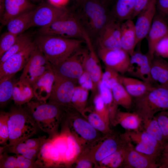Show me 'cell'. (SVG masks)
I'll return each instance as SVG.
<instances>
[{
  "mask_svg": "<svg viewBox=\"0 0 168 168\" xmlns=\"http://www.w3.org/2000/svg\"><path fill=\"white\" fill-rule=\"evenodd\" d=\"M34 97L32 87L30 84L20 79L15 82L12 99L15 105H23Z\"/></svg>",
  "mask_w": 168,
  "mask_h": 168,
  "instance_id": "f1b7e54d",
  "label": "cell"
},
{
  "mask_svg": "<svg viewBox=\"0 0 168 168\" xmlns=\"http://www.w3.org/2000/svg\"><path fill=\"white\" fill-rule=\"evenodd\" d=\"M155 55L164 58H168V34L157 44L155 49Z\"/></svg>",
  "mask_w": 168,
  "mask_h": 168,
  "instance_id": "c3c4849f",
  "label": "cell"
},
{
  "mask_svg": "<svg viewBox=\"0 0 168 168\" xmlns=\"http://www.w3.org/2000/svg\"><path fill=\"white\" fill-rule=\"evenodd\" d=\"M135 5V0H116L111 13L114 19L122 23L132 19Z\"/></svg>",
  "mask_w": 168,
  "mask_h": 168,
  "instance_id": "f546056e",
  "label": "cell"
},
{
  "mask_svg": "<svg viewBox=\"0 0 168 168\" xmlns=\"http://www.w3.org/2000/svg\"><path fill=\"white\" fill-rule=\"evenodd\" d=\"M54 73L75 83L83 72L82 49H80L66 59L55 65H51Z\"/></svg>",
  "mask_w": 168,
  "mask_h": 168,
  "instance_id": "4fadbf2b",
  "label": "cell"
},
{
  "mask_svg": "<svg viewBox=\"0 0 168 168\" xmlns=\"http://www.w3.org/2000/svg\"><path fill=\"white\" fill-rule=\"evenodd\" d=\"M8 112L9 137L5 147L15 145L36 133L38 126L22 105H15Z\"/></svg>",
  "mask_w": 168,
  "mask_h": 168,
  "instance_id": "277c9868",
  "label": "cell"
},
{
  "mask_svg": "<svg viewBox=\"0 0 168 168\" xmlns=\"http://www.w3.org/2000/svg\"><path fill=\"white\" fill-rule=\"evenodd\" d=\"M120 31L122 49L131 56L135 51L137 44L135 24L132 19H129L121 23Z\"/></svg>",
  "mask_w": 168,
  "mask_h": 168,
  "instance_id": "d4e9b609",
  "label": "cell"
},
{
  "mask_svg": "<svg viewBox=\"0 0 168 168\" xmlns=\"http://www.w3.org/2000/svg\"><path fill=\"white\" fill-rule=\"evenodd\" d=\"M127 142L128 147L122 167L157 168L155 159L137 151L131 143Z\"/></svg>",
  "mask_w": 168,
  "mask_h": 168,
  "instance_id": "44dd1931",
  "label": "cell"
},
{
  "mask_svg": "<svg viewBox=\"0 0 168 168\" xmlns=\"http://www.w3.org/2000/svg\"><path fill=\"white\" fill-rule=\"evenodd\" d=\"M119 81L128 93L134 98L143 95L156 86L141 80L120 76Z\"/></svg>",
  "mask_w": 168,
  "mask_h": 168,
  "instance_id": "4316f807",
  "label": "cell"
},
{
  "mask_svg": "<svg viewBox=\"0 0 168 168\" xmlns=\"http://www.w3.org/2000/svg\"><path fill=\"white\" fill-rule=\"evenodd\" d=\"M128 145V142H127L122 147L100 161L97 167L117 168L122 167L125 159Z\"/></svg>",
  "mask_w": 168,
  "mask_h": 168,
  "instance_id": "d590c367",
  "label": "cell"
},
{
  "mask_svg": "<svg viewBox=\"0 0 168 168\" xmlns=\"http://www.w3.org/2000/svg\"><path fill=\"white\" fill-rule=\"evenodd\" d=\"M89 91L80 86H76L72 98V105L81 115L87 107Z\"/></svg>",
  "mask_w": 168,
  "mask_h": 168,
  "instance_id": "ab89813d",
  "label": "cell"
},
{
  "mask_svg": "<svg viewBox=\"0 0 168 168\" xmlns=\"http://www.w3.org/2000/svg\"><path fill=\"white\" fill-rule=\"evenodd\" d=\"M121 24V22L113 19L106 25L100 33L95 42L97 49L108 50L122 49Z\"/></svg>",
  "mask_w": 168,
  "mask_h": 168,
  "instance_id": "9a60e30c",
  "label": "cell"
},
{
  "mask_svg": "<svg viewBox=\"0 0 168 168\" xmlns=\"http://www.w3.org/2000/svg\"><path fill=\"white\" fill-rule=\"evenodd\" d=\"M4 5V12L1 21L4 25L14 18L35 9V5L29 0H5Z\"/></svg>",
  "mask_w": 168,
  "mask_h": 168,
  "instance_id": "cb8c5ba5",
  "label": "cell"
},
{
  "mask_svg": "<svg viewBox=\"0 0 168 168\" xmlns=\"http://www.w3.org/2000/svg\"><path fill=\"white\" fill-rule=\"evenodd\" d=\"M151 0H135V5L134 13L132 17L133 20L144 9L149 3Z\"/></svg>",
  "mask_w": 168,
  "mask_h": 168,
  "instance_id": "f5cc1de1",
  "label": "cell"
},
{
  "mask_svg": "<svg viewBox=\"0 0 168 168\" xmlns=\"http://www.w3.org/2000/svg\"><path fill=\"white\" fill-rule=\"evenodd\" d=\"M63 128L65 130L67 137L68 149L66 153L65 166L70 167L73 165L81 153L83 148L79 141L71 132L65 123Z\"/></svg>",
  "mask_w": 168,
  "mask_h": 168,
  "instance_id": "4dcf8cb0",
  "label": "cell"
},
{
  "mask_svg": "<svg viewBox=\"0 0 168 168\" xmlns=\"http://www.w3.org/2000/svg\"><path fill=\"white\" fill-rule=\"evenodd\" d=\"M38 167L49 168L63 166L59 154L50 138L43 136L35 161Z\"/></svg>",
  "mask_w": 168,
  "mask_h": 168,
  "instance_id": "ac0fdd59",
  "label": "cell"
},
{
  "mask_svg": "<svg viewBox=\"0 0 168 168\" xmlns=\"http://www.w3.org/2000/svg\"><path fill=\"white\" fill-rule=\"evenodd\" d=\"M39 33L40 35L84 40L83 29L74 13L71 11L50 24L40 28Z\"/></svg>",
  "mask_w": 168,
  "mask_h": 168,
  "instance_id": "ba28073f",
  "label": "cell"
},
{
  "mask_svg": "<svg viewBox=\"0 0 168 168\" xmlns=\"http://www.w3.org/2000/svg\"><path fill=\"white\" fill-rule=\"evenodd\" d=\"M69 0H48V2L51 5L57 7H64L68 3Z\"/></svg>",
  "mask_w": 168,
  "mask_h": 168,
  "instance_id": "9f6ffc18",
  "label": "cell"
},
{
  "mask_svg": "<svg viewBox=\"0 0 168 168\" xmlns=\"http://www.w3.org/2000/svg\"><path fill=\"white\" fill-rule=\"evenodd\" d=\"M111 90L115 101L117 105L128 110L133 107V97L120 82L113 84Z\"/></svg>",
  "mask_w": 168,
  "mask_h": 168,
  "instance_id": "e575fe53",
  "label": "cell"
},
{
  "mask_svg": "<svg viewBox=\"0 0 168 168\" xmlns=\"http://www.w3.org/2000/svg\"><path fill=\"white\" fill-rule=\"evenodd\" d=\"M63 117L71 132L81 144L83 150L101 137L93 127L73 107L63 108Z\"/></svg>",
  "mask_w": 168,
  "mask_h": 168,
  "instance_id": "8992f818",
  "label": "cell"
},
{
  "mask_svg": "<svg viewBox=\"0 0 168 168\" xmlns=\"http://www.w3.org/2000/svg\"><path fill=\"white\" fill-rule=\"evenodd\" d=\"M35 9L18 16L7 24V31L18 35L29 28Z\"/></svg>",
  "mask_w": 168,
  "mask_h": 168,
  "instance_id": "1f68e13d",
  "label": "cell"
},
{
  "mask_svg": "<svg viewBox=\"0 0 168 168\" xmlns=\"http://www.w3.org/2000/svg\"><path fill=\"white\" fill-rule=\"evenodd\" d=\"M70 12L65 7H57L49 3H44L35 8L29 28L46 26Z\"/></svg>",
  "mask_w": 168,
  "mask_h": 168,
  "instance_id": "5bb4252c",
  "label": "cell"
},
{
  "mask_svg": "<svg viewBox=\"0 0 168 168\" xmlns=\"http://www.w3.org/2000/svg\"><path fill=\"white\" fill-rule=\"evenodd\" d=\"M55 75V80L49 101L63 107H73L71 101L76 83L57 74Z\"/></svg>",
  "mask_w": 168,
  "mask_h": 168,
  "instance_id": "7c38bea8",
  "label": "cell"
},
{
  "mask_svg": "<svg viewBox=\"0 0 168 168\" xmlns=\"http://www.w3.org/2000/svg\"></svg>",
  "mask_w": 168,
  "mask_h": 168,
  "instance_id": "91938a15",
  "label": "cell"
},
{
  "mask_svg": "<svg viewBox=\"0 0 168 168\" xmlns=\"http://www.w3.org/2000/svg\"><path fill=\"white\" fill-rule=\"evenodd\" d=\"M76 3V5L78 7L80 6L82 4L84 0H74Z\"/></svg>",
  "mask_w": 168,
  "mask_h": 168,
  "instance_id": "6f0895ef",
  "label": "cell"
},
{
  "mask_svg": "<svg viewBox=\"0 0 168 168\" xmlns=\"http://www.w3.org/2000/svg\"><path fill=\"white\" fill-rule=\"evenodd\" d=\"M155 116L161 127L166 143L168 142V110L159 112Z\"/></svg>",
  "mask_w": 168,
  "mask_h": 168,
  "instance_id": "7dc6e473",
  "label": "cell"
},
{
  "mask_svg": "<svg viewBox=\"0 0 168 168\" xmlns=\"http://www.w3.org/2000/svg\"><path fill=\"white\" fill-rule=\"evenodd\" d=\"M50 138L59 154L63 166H65L66 155L68 149L67 137L65 130L63 128L60 133H57Z\"/></svg>",
  "mask_w": 168,
  "mask_h": 168,
  "instance_id": "60d3db41",
  "label": "cell"
},
{
  "mask_svg": "<svg viewBox=\"0 0 168 168\" xmlns=\"http://www.w3.org/2000/svg\"><path fill=\"white\" fill-rule=\"evenodd\" d=\"M4 147L9 152L16 155H21L28 159L34 161L36 159L40 149L29 148L24 140L15 145L4 146Z\"/></svg>",
  "mask_w": 168,
  "mask_h": 168,
  "instance_id": "b9f144b4",
  "label": "cell"
},
{
  "mask_svg": "<svg viewBox=\"0 0 168 168\" xmlns=\"http://www.w3.org/2000/svg\"><path fill=\"white\" fill-rule=\"evenodd\" d=\"M24 105V107L38 127L51 137L57 134L59 123L63 119L62 106L49 101L36 99L32 100Z\"/></svg>",
  "mask_w": 168,
  "mask_h": 168,
  "instance_id": "3957f363",
  "label": "cell"
},
{
  "mask_svg": "<svg viewBox=\"0 0 168 168\" xmlns=\"http://www.w3.org/2000/svg\"><path fill=\"white\" fill-rule=\"evenodd\" d=\"M82 115L93 127L103 135L112 131L110 125L96 111L93 106L87 107Z\"/></svg>",
  "mask_w": 168,
  "mask_h": 168,
  "instance_id": "d6a6232c",
  "label": "cell"
},
{
  "mask_svg": "<svg viewBox=\"0 0 168 168\" xmlns=\"http://www.w3.org/2000/svg\"><path fill=\"white\" fill-rule=\"evenodd\" d=\"M100 0L102 2H103L104 3L108 5L109 3L110 0Z\"/></svg>",
  "mask_w": 168,
  "mask_h": 168,
  "instance_id": "680465c9",
  "label": "cell"
},
{
  "mask_svg": "<svg viewBox=\"0 0 168 168\" xmlns=\"http://www.w3.org/2000/svg\"><path fill=\"white\" fill-rule=\"evenodd\" d=\"M76 168H92L95 167L94 162L89 157L80 154L73 165Z\"/></svg>",
  "mask_w": 168,
  "mask_h": 168,
  "instance_id": "f907efd6",
  "label": "cell"
},
{
  "mask_svg": "<svg viewBox=\"0 0 168 168\" xmlns=\"http://www.w3.org/2000/svg\"><path fill=\"white\" fill-rule=\"evenodd\" d=\"M85 40L55 36L40 35L35 41L51 65L62 63L80 49Z\"/></svg>",
  "mask_w": 168,
  "mask_h": 168,
  "instance_id": "7a4b0ae2",
  "label": "cell"
},
{
  "mask_svg": "<svg viewBox=\"0 0 168 168\" xmlns=\"http://www.w3.org/2000/svg\"><path fill=\"white\" fill-rule=\"evenodd\" d=\"M98 91L108 110L110 124L112 125L118 105L115 101L111 90L105 86L101 80L98 84Z\"/></svg>",
  "mask_w": 168,
  "mask_h": 168,
  "instance_id": "836d02e7",
  "label": "cell"
},
{
  "mask_svg": "<svg viewBox=\"0 0 168 168\" xmlns=\"http://www.w3.org/2000/svg\"><path fill=\"white\" fill-rule=\"evenodd\" d=\"M156 0H151L147 7L137 16L135 24L137 44L146 37L156 16Z\"/></svg>",
  "mask_w": 168,
  "mask_h": 168,
  "instance_id": "d6986e66",
  "label": "cell"
},
{
  "mask_svg": "<svg viewBox=\"0 0 168 168\" xmlns=\"http://www.w3.org/2000/svg\"><path fill=\"white\" fill-rule=\"evenodd\" d=\"M43 138V137L35 138H29L24 141L30 148L40 149Z\"/></svg>",
  "mask_w": 168,
  "mask_h": 168,
  "instance_id": "db71d44e",
  "label": "cell"
},
{
  "mask_svg": "<svg viewBox=\"0 0 168 168\" xmlns=\"http://www.w3.org/2000/svg\"><path fill=\"white\" fill-rule=\"evenodd\" d=\"M78 82L79 86L89 91L92 90L93 86V81L90 75L86 71L84 70Z\"/></svg>",
  "mask_w": 168,
  "mask_h": 168,
  "instance_id": "816d5d0a",
  "label": "cell"
},
{
  "mask_svg": "<svg viewBox=\"0 0 168 168\" xmlns=\"http://www.w3.org/2000/svg\"><path fill=\"white\" fill-rule=\"evenodd\" d=\"M108 4L100 0H84L73 12L93 44L106 25L114 19Z\"/></svg>",
  "mask_w": 168,
  "mask_h": 168,
  "instance_id": "6da1fadb",
  "label": "cell"
},
{
  "mask_svg": "<svg viewBox=\"0 0 168 168\" xmlns=\"http://www.w3.org/2000/svg\"><path fill=\"white\" fill-rule=\"evenodd\" d=\"M120 77L118 72L106 66L101 81L105 86L111 89L113 84L120 82Z\"/></svg>",
  "mask_w": 168,
  "mask_h": 168,
  "instance_id": "bcb514c9",
  "label": "cell"
},
{
  "mask_svg": "<svg viewBox=\"0 0 168 168\" xmlns=\"http://www.w3.org/2000/svg\"><path fill=\"white\" fill-rule=\"evenodd\" d=\"M137 151L155 159L159 155L164 146L144 131L127 130L121 134Z\"/></svg>",
  "mask_w": 168,
  "mask_h": 168,
  "instance_id": "9c48e42d",
  "label": "cell"
},
{
  "mask_svg": "<svg viewBox=\"0 0 168 168\" xmlns=\"http://www.w3.org/2000/svg\"><path fill=\"white\" fill-rule=\"evenodd\" d=\"M158 168H168V142L164 146L156 160Z\"/></svg>",
  "mask_w": 168,
  "mask_h": 168,
  "instance_id": "681fc988",
  "label": "cell"
},
{
  "mask_svg": "<svg viewBox=\"0 0 168 168\" xmlns=\"http://www.w3.org/2000/svg\"><path fill=\"white\" fill-rule=\"evenodd\" d=\"M156 6L161 15L168 16V0H156Z\"/></svg>",
  "mask_w": 168,
  "mask_h": 168,
  "instance_id": "11a10c76",
  "label": "cell"
},
{
  "mask_svg": "<svg viewBox=\"0 0 168 168\" xmlns=\"http://www.w3.org/2000/svg\"><path fill=\"white\" fill-rule=\"evenodd\" d=\"M152 60L147 53L144 54L140 51H135L130 56V66H136L131 67L128 72L143 81L152 84L150 74Z\"/></svg>",
  "mask_w": 168,
  "mask_h": 168,
  "instance_id": "ffe728a7",
  "label": "cell"
},
{
  "mask_svg": "<svg viewBox=\"0 0 168 168\" xmlns=\"http://www.w3.org/2000/svg\"><path fill=\"white\" fill-rule=\"evenodd\" d=\"M168 34V25L161 15L155 16L146 37L148 45L147 54L153 59L156 47L159 41Z\"/></svg>",
  "mask_w": 168,
  "mask_h": 168,
  "instance_id": "7402d4cb",
  "label": "cell"
},
{
  "mask_svg": "<svg viewBox=\"0 0 168 168\" xmlns=\"http://www.w3.org/2000/svg\"><path fill=\"white\" fill-rule=\"evenodd\" d=\"M150 74L153 84L168 86V62L164 58L154 56L151 62Z\"/></svg>",
  "mask_w": 168,
  "mask_h": 168,
  "instance_id": "484cf974",
  "label": "cell"
},
{
  "mask_svg": "<svg viewBox=\"0 0 168 168\" xmlns=\"http://www.w3.org/2000/svg\"><path fill=\"white\" fill-rule=\"evenodd\" d=\"M84 38L87 49H82V64L84 70L90 75L92 79L93 86L91 91L94 96L97 93L98 84L101 80L103 73L93 44L85 30Z\"/></svg>",
  "mask_w": 168,
  "mask_h": 168,
  "instance_id": "30bf717a",
  "label": "cell"
},
{
  "mask_svg": "<svg viewBox=\"0 0 168 168\" xmlns=\"http://www.w3.org/2000/svg\"><path fill=\"white\" fill-rule=\"evenodd\" d=\"M142 128L163 146L166 144L162 130L155 116L152 118L142 119Z\"/></svg>",
  "mask_w": 168,
  "mask_h": 168,
  "instance_id": "8d00e7d4",
  "label": "cell"
},
{
  "mask_svg": "<svg viewBox=\"0 0 168 168\" xmlns=\"http://www.w3.org/2000/svg\"><path fill=\"white\" fill-rule=\"evenodd\" d=\"M98 55L106 66L122 74L129 72L130 56L122 49L108 50L97 49Z\"/></svg>",
  "mask_w": 168,
  "mask_h": 168,
  "instance_id": "2e32d148",
  "label": "cell"
},
{
  "mask_svg": "<svg viewBox=\"0 0 168 168\" xmlns=\"http://www.w3.org/2000/svg\"><path fill=\"white\" fill-rule=\"evenodd\" d=\"M18 36L8 31L1 35L0 58L14 45L17 40Z\"/></svg>",
  "mask_w": 168,
  "mask_h": 168,
  "instance_id": "f6af8a7d",
  "label": "cell"
},
{
  "mask_svg": "<svg viewBox=\"0 0 168 168\" xmlns=\"http://www.w3.org/2000/svg\"><path fill=\"white\" fill-rule=\"evenodd\" d=\"M126 142L121 134L112 131L93 141L81 154L89 157L95 163V167H97L100 161L122 147Z\"/></svg>",
  "mask_w": 168,
  "mask_h": 168,
  "instance_id": "52a82bcc",
  "label": "cell"
},
{
  "mask_svg": "<svg viewBox=\"0 0 168 168\" xmlns=\"http://www.w3.org/2000/svg\"><path fill=\"white\" fill-rule=\"evenodd\" d=\"M14 76L5 77L0 79V103L1 106L6 105L12 99L15 81Z\"/></svg>",
  "mask_w": 168,
  "mask_h": 168,
  "instance_id": "f35d334b",
  "label": "cell"
},
{
  "mask_svg": "<svg viewBox=\"0 0 168 168\" xmlns=\"http://www.w3.org/2000/svg\"><path fill=\"white\" fill-rule=\"evenodd\" d=\"M51 68L50 63L36 45L24 68L19 79L32 86L47 70Z\"/></svg>",
  "mask_w": 168,
  "mask_h": 168,
  "instance_id": "8fae6325",
  "label": "cell"
},
{
  "mask_svg": "<svg viewBox=\"0 0 168 168\" xmlns=\"http://www.w3.org/2000/svg\"><path fill=\"white\" fill-rule=\"evenodd\" d=\"M134 111L142 119L153 117L168 110V86H156L143 95L133 99Z\"/></svg>",
  "mask_w": 168,
  "mask_h": 168,
  "instance_id": "5b68a950",
  "label": "cell"
},
{
  "mask_svg": "<svg viewBox=\"0 0 168 168\" xmlns=\"http://www.w3.org/2000/svg\"><path fill=\"white\" fill-rule=\"evenodd\" d=\"M55 78L52 68L47 70L32 86L34 97L40 101H47L51 92Z\"/></svg>",
  "mask_w": 168,
  "mask_h": 168,
  "instance_id": "603a6c76",
  "label": "cell"
},
{
  "mask_svg": "<svg viewBox=\"0 0 168 168\" xmlns=\"http://www.w3.org/2000/svg\"><path fill=\"white\" fill-rule=\"evenodd\" d=\"M8 112L1 111L0 113V144L5 146L9 137L8 119Z\"/></svg>",
  "mask_w": 168,
  "mask_h": 168,
  "instance_id": "ee69618b",
  "label": "cell"
},
{
  "mask_svg": "<svg viewBox=\"0 0 168 168\" xmlns=\"http://www.w3.org/2000/svg\"><path fill=\"white\" fill-rule=\"evenodd\" d=\"M93 103V106L96 111L110 125V123L108 110L99 93L94 96Z\"/></svg>",
  "mask_w": 168,
  "mask_h": 168,
  "instance_id": "7bdbcfd3",
  "label": "cell"
},
{
  "mask_svg": "<svg viewBox=\"0 0 168 168\" xmlns=\"http://www.w3.org/2000/svg\"><path fill=\"white\" fill-rule=\"evenodd\" d=\"M32 41L30 35L22 33L18 36L14 45L0 58V66L10 57L21 51Z\"/></svg>",
  "mask_w": 168,
  "mask_h": 168,
  "instance_id": "74e56055",
  "label": "cell"
},
{
  "mask_svg": "<svg viewBox=\"0 0 168 168\" xmlns=\"http://www.w3.org/2000/svg\"><path fill=\"white\" fill-rule=\"evenodd\" d=\"M36 46L35 41H32L23 49L6 60L0 66V79L6 76H14L23 69Z\"/></svg>",
  "mask_w": 168,
  "mask_h": 168,
  "instance_id": "e0dca14e",
  "label": "cell"
},
{
  "mask_svg": "<svg viewBox=\"0 0 168 168\" xmlns=\"http://www.w3.org/2000/svg\"><path fill=\"white\" fill-rule=\"evenodd\" d=\"M142 119L135 112H124L118 109L112 125H120L127 130H141Z\"/></svg>",
  "mask_w": 168,
  "mask_h": 168,
  "instance_id": "83f0119b",
  "label": "cell"
}]
</instances>
